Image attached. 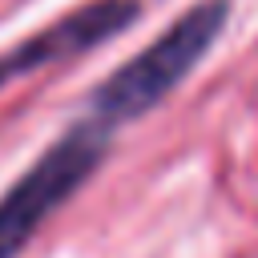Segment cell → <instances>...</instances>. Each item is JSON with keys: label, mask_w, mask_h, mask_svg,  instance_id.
Returning a JSON list of instances; mask_svg holds the SVG:
<instances>
[{"label": "cell", "mask_w": 258, "mask_h": 258, "mask_svg": "<svg viewBox=\"0 0 258 258\" xmlns=\"http://www.w3.org/2000/svg\"><path fill=\"white\" fill-rule=\"evenodd\" d=\"M109 125L81 121L64 137H56L0 198V258H16L28 238L93 177L109 149Z\"/></svg>", "instance_id": "cell-2"}, {"label": "cell", "mask_w": 258, "mask_h": 258, "mask_svg": "<svg viewBox=\"0 0 258 258\" xmlns=\"http://www.w3.org/2000/svg\"><path fill=\"white\" fill-rule=\"evenodd\" d=\"M137 16V0H93L60 20H52L48 28H40L36 36L20 40L16 48H8L0 56V89L69 56H81L89 48H97L101 40L117 36L121 28H129Z\"/></svg>", "instance_id": "cell-3"}, {"label": "cell", "mask_w": 258, "mask_h": 258, "mask_svg": "<svg viewBox=\"0 0 258 258\" xmlns=\"http://www.w3.org/2000/svg\"><path fill=\"white\" fill-rule=\"evenodd\" d=\"M222 24H226V0H206V4H194L189 12H181L149 48H141L129 64H121L89 97V117L109 129L121 121L145 117L210 52Z\"/></svg>", "instance_id": "cell-1"}]
</instances>
